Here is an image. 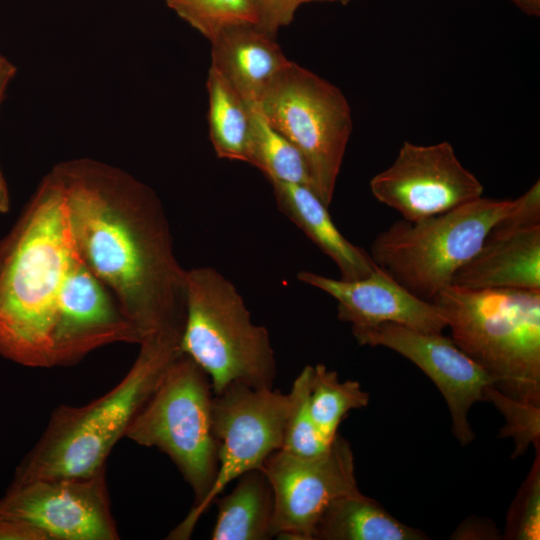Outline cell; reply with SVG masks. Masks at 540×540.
I'll return each instance as SVG.
<instances>
[{
	"mask_svg": "<svg viewBox=\"0 0 540 540\" xmlns=\"http://www.w3.org/2000/svg\"><path fill=\"white\" fill-rule=\"evenodd\" d=\"M484 400L492 402L503 414L506 424L501 437H513L516 448L512 457L520 456L529 445L540 449V406L503 394L493 385L484 392Z\"/></svg>",
	"mask_w": 540,
	"mask_h": 540,
	"instance_id": "cell-26",
	"label": "cell"
},
{
	"mask_svg": "<svg viewBox=\"0 0 540 540\" xmlns=\"http://www.w3.org/2000/svg\"><path fill=\"white\" fill-rule=\"evenodd\" d=\"M172 1H174V0H165L166 4H169Z\"/></svg>",
	"mask_w": 540,
	"mask_h": 540,
	"instance_id": "cell-33",
	"label": "cell"
},
{
	"mask_svg": "<svg viewBox=\"0 0 540 540\" xmlns=\"http://www.w3.org/2000/svg\"><path fill=\"white\" fill-rule=\"evenodd\" d=\"M258 15L259 27L276 35L282 27L288 26L295 17L297 10L304 4L325 2V0H252Z\"/></svg>",
	"mask_w": 540,
	"mask_h": 540,
	"instance_id": "cell-28",
	"label": "cell"
},
{
	"mask_svg": "<svg viewBox=\"0 0 540 540\" xmlns=\"http://www.w3.org/2000/svg\"><path fill=\"white\" fill-rule=\"evenodd\" d=\"M10 206L9 192L0 169V213H6Z\"/></svg>",
	"mask_w": 540,
	"mask_h": 540,
	"instance_id": "cell-31",
	"label": "cell"
},
{
	"mask_svg": "<svg viewBox=\"0 0 540 540\" xmlns=\"http://www.w3.org/2000/svg\"><path fill=\"white\" fill-rule=\"evenodd\" d=\"M521 11L531 16H539L540 0H510Z\"/></svg>",
	"mask_w": 540,
	"mask_h": 540,
	"instance_id": "cell-30",
	"label": "cell"
},
{
	"mask_svg": "<svg viewBox=\"0 0 540 540\" xmlns=\"http://www.w3.org/2000/svg\"><path fill=\"white\" fill-rule=\"evenodd\" d=\"M312 369L313 366H305L294 380L288 393L290 407L280 449L300 457L320 455L331 446L319 433L310 413L309 392Z\"/></svg>",
	"mask_w": 540,
	"mask_h": 540,
	"instance_id": "cell-25",
	"label": "cell"
},
{
	"mask_svg": "<svg viewBox=\"0 0 540 540\" xmlns=\"http://www.w3.org/2000/svg\"><path fill=\"white\" fill-rule=\"evenodd\" d=\"M167 5L209 41L233 27L259 25L252 0H174Z\"/></svg>",
	"mask_w": 540,
	"mask_h": 540,
	"instance_id": "cell-24",
	"label": "cell"
},
{
	"mask_svg": "<svg viewBox=\"0 0 540 540\" xmlns=\"http://www.w3.org/2000/svg\"><path fill=\"white\" fill-rule=\"evenodd\" d=\"M16 72L15 66L0 54V104L6 87Z\"/></svg>",
	"mask_w": 540,
	"mask_h": 540,
	"instance_id": "cell-29",
	"label": "cell"
},
{
	"mask_svg": "<svg viewBox=\"0 0 540 540\" xmlns=\"http://www.w3.org/2000/svg\"><path fill=\"white\" fill-rule=\"evenodd\" d=\"M268 122L304 157L310 188L329 207L353 129L347 98L334 84L290 61L259 104Z\"/></svg>",
	"mask_w": 540,
	"mask_h": 540,
	"instance_id": "cell-8",
	"label": "cell"
},
{
	"mask_svg": "<svg viewBox=\"0 0 540 540\" xmlns=\"http://www.w3.org/2000/svg\"><path fill=\"white\" fill-rule=\"evenodd\" d=\"M471 289L540 291V182L514 199L512 209L488 232L476 254L454 275Z\"/></svg>",
	"mask_w": 540,
	"mask_h": 540,
	"instance_id": "cell-15",
	"label": "cell"
},
{
	"mask_svg": "<svg viewBox=\"0 0 540 540\" xmlns=\"http://www.w3.org/2000/svg\"><path fill=\"white\" fill-rule=\"evenodd\" d=\"M206 87L209 135L217 157L246 163L251 125L249 105L212 66Z\"/></svg>",
	"mask_w": 540,
	"mask_h": 540,
	"instance_id": "cell-21",
	"label": "cell"
},
{
	"mask_svg": "<svg viewBox=\"0 0 540 540\" xmlns=\"http://www.w3.org/2000/svg\"><path fill=\"white\" fill-rule=\"evenodd\" d=\"M297 279L337 301V317L352 333L392 322L419 331L442 333L446 321L437 307L400 285L379 267L369 276L344 280L302 270Z\"/></svg>",
	"mask_w": 540,
	"mask_h": 540,
	"instance_id": "cell-16",
	"label": "cell"
},
{
	"mask_svg": "<svg viewBox=\"0 0 540 540\" xmlns=\"http://www.w3.org/2000/svg\"><path fill=\"white\" fill-rule=\"evenodd\" d=\"M180 347L208 375L214 394L233 384L272 388L277 366L269 332L252 322L234 284L215 268L186 271Z\"/></svg>",
	"mask_w": 540,
	"mask_h": 540,
	"instance_id": "cell-5",
	"label": "cell"
},
{
	"mask_svg": "<svg viewBox=\"0 0 540 540\" xmlns=\"http://www.w3.org/2000/svg\"><path fill=\"white\" fill-rule=\"evenodd\" d=\"M180 340L160 335L142 342L133 365L111 390L80 407H57L18 468L14 483L83 477L105 468L115 444L182 353Z\"/></svg>",
	"mask_w": 540,
	"mask_h": 540,
	"instance_id": "cell-3",
	"label": "cell"
},
{
	"mask_svg": "<svg viewBox=\"0 0 540 540\" xmlns=\"http://www.w3.org/2000/svg\"><path fill=\"white\" fill-rule=\"evenodd\" d=\"M369 399L359 382H341L337 372L325 365L313 366L309 408L316 428L328 444H332L338 435V427L347 413L366 407Z\"/></svg>",
	"mask_w": 540,
	"mask_h": 540,
	"instance_id": "cell-23",
	"label": "cell"
},
{
	"mask_svg": "<svg viewBox=\"0 0 540 540\" xmlns=\"http://www.w3.org/2000/svg\"><path fill=\"white\" fill-rule=\"evenodd\" d=\"M118 342L141 340L112 292L74 249L56 307L52 367L75 364L93 350Z\"/></svg>",
	"mask_w": 540,
	"mask_h": 540,
	"instance_id": "cell-14",
	"label": "cell"
},
{
	"mask_svg": "<svg viewBox=\"0 0 540 540\" xmlns=\"http://www.w3.org/2000/svg\"><path fill=\"white\" fill-rule=\"evenodd\" d=\"M353 335L360 345L391 349L419 367L445 398L455 438L461 445L474 440L468 421L469 410L476 402L484 400L485 389L494 386V381L451 338L392 322Z\"/></svg>",
	"mask_w": 540,
	"mask_h": 540,
	"instance_id": "cell-13",
	"label": "cell"
},
{
	"mask_svg": "<svg viewBox=\"0 0 540 540\" xmlns=\"http://www.w3.org/2000/svg\"><path fill=\"white\" fill-rule=\"evenodd\" d=\"M431 302L496 389L540 406V291L450 284Z\"/></svg>",
	"mask_w": 540,
	"mask_h": 540,
	"instance_id": "cell-4",
	"label": "cell"
},
{
	"mask_svg": "<svg viewBox=\"0 0 540 540\" xmlns=\"http://www.w3.org/2000/svg\"><path fill=\"white\" fill-rule=\"evenodd\" d=\"M352 1H354V0H325V2H334V3H339V4H342V5H347Z\"/></svg>",
	"mask_w": 540,
	"mask_h": 540,
	"instance_id": "cell-32",
	"label": "cell"
},
{
	"mask_svg": "<svg viewBox=\"0 0 540 540\" xmlns=\"http://www.w3.org/2000/svg\"><path fill=\"white\" fill-rule=\"evenodd\" d=\"M278 209L337 265L341 279L369 276L378 266L362 248L348 241L313 190L293 183L271 182Z\"/></svg>",
	"mask_w": 540,
	"mask_h": 540,
	"instance_id": "cell-18",
	"label": "cell"
},
{
	"mask_svg": "<svg viewBox=\"0 0 540 540\" xmlns=\"http://www.w3.org/2000/svg\"><path fill=\"white\" fill-rule=\"evenodd\" d=\"M74 253L62 185L52 171L0 239V354L52 367L60 291Z\"/></svg>",
	"mask_w": 540,
	"mask_h": 540,
	"instance_id": "cell-2",
	"label": "cell"
},
{
	"mask_svg": "<svg viewBox=\"0 0 540 540\" xmlns=\"http://www.w3.org/2000/svg\"><path fill=\"white\" fill-rule=\"evenodd\" d=\"M249 107L251 125L246 163L259 169L270 183L310 187L308 167L301 152L268 122L258 104Z\"/></svg>",
	"mask_w": 540,
	"mask_h": 540,
	"instance_id": "cell-22",
	"label": "cell"
},
{
	"mask_svg": "<svg viewBox=\"0 0 540 540\" xmlns=\"http://www.w3.org/2000/svg\"><path fill=\"white\" fill-rule=\"evenodd\" d=\"M105 471L13 483L0 517L31 526L46 540L119 539Z\"/></svg>",
	"mask_w": 540,
	"mask_h": 540,
	"instance_id": "cell-11",
	"label": "cell"
},
{
	"mask_svg": "<svg viewBox=\"0 0 540 540\" xmlns=\"http://www.w3.org/2000/svg\"><path fill=\"white\" fill-rule=\"evenodd\" d=\"M72 243L82 262L108 287L140 344L181 337L186 269L155 192L106 164L79 159L56 166Z\"/></svg>",
	"mask_w": 540,
	"mask_h": 540,
	"instance_id": "cell-1",
	"label": "cell"
},
{
	"mask_svg": "<svg viewBox=\"0 0 540 540\" xmlns=\"http://www.w3.org/2000/svg\"><path fill=\"white\" fill-rule=\"evenodd\" d=\"M261 470L273 492L272 535L313 540L315 527L328 504L357 493L351 446L339 434L327 451L300 457L282 450L272 453Z\"/></svg>",
	"mask_w": 540,
	"mask_h": 540,
	"instance_id": "cell-10",
	"label": "cell"
},
{
	"mask_svg": "<svg viewBox=\"0 0 540 540\" xmlns=\"http://www.w3.org/2000/svg\"><path fill=\"white\" fill-rule=\"evenodd\" d=\"M289 407L288 393L272 388L233 384L213 395L216 477L205 498L192 506L167 539H189L200 517L229 483L248 471L261 469L267 458L281 449Z\"/></svg>",
	"mask_w": 540,
	"mask_h": 540,
	"instance_id": "cell-9",
	"label": "cell"
},
{
	"mask_svg": "<svg viewBox=\"0 0 540 540\" xmlns=\"http://www.w3.org/2000/svg\"><path fill=\"white\" fill-rule=\"evenodd\" d=\"M369 187L379 202L408 221L449 211L481 197L484 189L448 141H405L393 163L376 174Z\"/></svg>",
	"mask_w": 540,
	"mask_h": 540,
	"instance_id": "cell-12",
	"label": "cell"
},
{
	"mask_svg": "<svg viewBox=\"0 0 540 540\" xmlns=\"http://www.w3.org/2000/svg\"><path fill=\"white\" fill-rule=\"evenodd\" d=\"M527 479L511 505L507 518L506 538L539 540L540 538V449Z\"/></svg>",
	"mask_w": 540,
	"mask_h": 540,
	"instance_id": "cell-27",
	"label": "cell"
},
{
	"mask_svg": "<svg viewBox=\"0 0 540 540\" xmlns=\"http://www.w3.org/2000/svg\"><path fill=\"white\" fill-rule=\"evenodd\" d=\"M213 395L208 375L182 352L168 366L125 435L172 460L194 493V505L208 494L218 469Z\"/></svg>",
	"mask_w": 540,
	"mask_h": 540,
	"instance_id": "cell-7",
	"label": "cell"
},
{
	"mask_svg": "<svg viewBox=\"0 0 540 540\" xmlns=\"http://www.w3.org/2000/svg\"><path fill=\"white\" fill-rule=\"evenodd\" d=\"M421 531L390 515L360 491L332 500L315 527L313 540H423Z\"/></svg>",
	"mask_w": 540,
	"mask_h": 540,
	"instance_id": "cell-19",
	"label": "cell"
},
{
	"mask_svg": "<svg viewBox=\"0 0 540 540\" xmlns=\"http://www.w3.org/2000/svg\"><path fill=\"white\" fill-rule=\"evenodd\" d=\"M235 488L217 497L218 513L212 540H266L272 535L274 498L270 483L261 469L238 478Z\"/></svg>",
	"mask_w": 540,
	"mask_h": 540,
	"instance_id": "cell-20",
	"label": "cell"
},
{
	"mask_svg": "<svg viewBox=\"0 0 540 540\" xmlns=\"http://www.w3.org/2000/svg\"><path fill=\"white\" fill-rule=\"evenodd\" d=\"M211 42V66L248 105L260 101L290 62L272 35L257 25L227 29Z\"/></svg>",
	"mask_w": 540,
	"mask_h": 540,
	"instance_id": "cell-17",
	"label": "cell"
},
{
	"mask_svg": "<svg viewBox=\"0 0 540 540\" xmlns=\"http://www.w3.org/2000/svg\"><path fill=\"white\" fill-rule=\"evenodd\" d=\"M513 205L514 199L481 196L437 215L396 221L375 237L370 256L409 292L431 302Z\"/></svg>",
	"mask_w": 540,
	"mask_h": 540,
	"instance_id": "cell-6",
	"label": "cell"
}]
</instances>
